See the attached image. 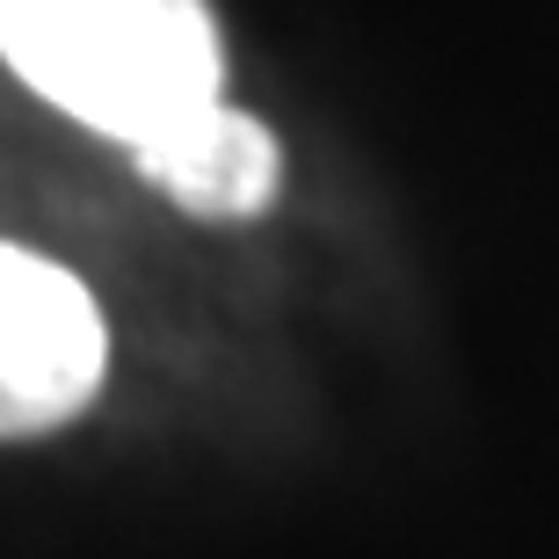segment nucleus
<instances>
[{
	"mask_svg": "<svg viewBox=\"0 0 559 559\" xmlns=\"http://www.w3.org/2000/svg\"><path fill=\"white\" fill-rule=\"evenodd\" d=\"M0 59L131 153L218 103L226 73L204 0H0Z\"/></svg>",
	"mask_w": 559,
	"mask_h": 559,
	"instance_id": "obj_1",
	"label": "nucleus"
},
{
	"mask_svg": "<svg viewBox=\"0 0 559 559\" xmlns=\"http://www.w3.org/2000/svg\"><path fill=\"white\" fill-rule=\"evenodd\" d=\"M109 364L87 284L29 248H0V436H44L95 400Z\"/></svg>",
	"mask_w": 559,
	"mask_h": 559,
	"instance_id": "obj_2",
	"label": "nucleus"
},
{
	"mask_svg": "<svg viewBox=\"0 0 559 559\" xmlns=\"http://www.w3.org/2000/svg\"><path fill=\"white\" fill-rule=\"evenodd\" d=\"M139 167L145 182L167 189L197 218H254L276 197V175H284L270 124H254L248 109H226V103L189 109L182 124L145 139Z\"/></svg>",
	"mask_w": 559,
	"mask_h": 559,
	"instance_id": "obj_3",
	"label": "nucleus"
}]
</instances>
